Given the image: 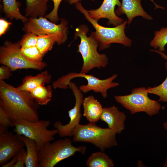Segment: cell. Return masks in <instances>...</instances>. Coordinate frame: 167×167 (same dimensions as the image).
<instances>
[{
	"label": "cell",
	"mask_w": 167,
	"mask_h": 167,
	"mask_svg": "<svg viewBox=\"0 0 167 167\" xmlns=\"http://www.w3.org/2000/svg\"><path fill=\"white\" fill-rule=\"evenodd\" d=\"M39 105L29 92L0 80V106L5 110L12 122L18 118L31 121L39 119Z\"/></svg>",
	"instance_id": "6da1fadb"
},
{
	"label": "cell",
	"mask_w": 167,
	"mask_h": 167,
	"mask_svg": "<svg viewBox=\"0 0 167 167\" xmlns=\"http://www.w3.org/2000/svg\"><path fill=\"white\" fill-rule=\"evenodd\" d=\"M88 30L86 25L82 24L76 28L75 33V38L79 37L80 39L78 52L80 53L83 58L80 72L84 73H88L95 68L105 67L108 62L106 54L98 52L99 44L97 40L91 35L87 36Z\"/></svg>",
	"instance_id": "7a4b0ae2"
},
{
	"label": "cell",
	"mask_w": 167,
	"mask_h": 167,
	"mask_svg": "<svg viewBox=\"0 0 167 167\" xmlns=\"http://www.w3.org/2000/svg\"><path fill=\"white\" fill-rule=\"evenodd\" d=\"M75 6L76 9L84 15L86 19L95 28V31L92 32L91 35L98 41L100 50L109 48L110 44L113 43L121 44L125 46H131L132 41L126 35L125 32L127 21L125 20L114 27H104L90 16L88 11L85 9L80 3L77 2L75 3Z\"/></svg>",
	"instance_id": "3957f363"
},
{
	"label": "cell",
	"mask_w": 167,
	"mask_h": 167,
	"mask_svg": "<svg viewBox=\"0 0 167 167\" xmlns=\"http://www.w3.org/2000/svg\"><path fill=\"white\" fill-rule=\"evenodd\" d=\"M86 147H76L69 138H65L44 145L38 152L39 167H54L60 161L77 152L85 153Z\"/></svg>",
	"instance_id": "277c9868"
},
{
	"label": "cell",
	"mask_w": 167,
	"mask_h": 167,
	"mask_svg": "<svg viewBox=\"0 0 167 167\" xmlns=\"http://www.w3.org/2000/svg\"><path fill=\"white\" fill-rule=\"evenodd\" d=\"M116 134L109 128L100 127L94 123L86 125L79 124L74 130L73 140L74 142L91 143L104 152L118 145Z\"/></svg>",
	"instance_id": "5b68a950"
},
{
	"label": "cell",
	"mask_w": 167,
	"mask_h": 167,
	"mask_svg": "<svg viewBox=\"0 0 167 167\" xmlns=\"http://www.w3.org/2000/svg\"><path fill=\"white\" fill-rule=\"evenodd\" d=\"M14 132L34 140L37 144V152L45 143L55 139L54 136L58 134L55 129L49 130L50 122L47 120H38L31 121L22 118L12 121Z\"/></svg>",
	"instance_id": "8992f818"
},
{
	"label": "cell",
	"mask_w": 167,
	"mask_h": 167,
	"mask_svg": "<svg viewBox=\"0 0 167 167\" xmlns=\"http://www.w3.org/2000/svg\"><path fill=\"white\" fill-rule=\"evenodd\" d=\"M148 94L147 88L142 87L134 88L129 95H115L114 97L131 114L143 112L149 116H152L159 113L161 106L158 101L150 99Z\"/></svg>",
	"instance_id": "52a82bcc"
},
{
	"label": "cell",
	"mask_w": 167,
	"mask_h": 167,
	"mask_svg": "<svg viewBox=\"0 0 167 167\" xmlns=\"http://www.w3.org/2000/svg\"><path fill=\"white\" fill-rule=\"evenodd\" d=\"M118 75L114 74L105 79H101L93 75L81 72H70L58 79L53 84L54 88L66 89L68 88V84L71 80L76 77L84 78L86 79L87 84L80 85L79 88L84 93L93 91L100 93L104 98L108 96V89L118 86L119 83L113 82Z\"/></svg>",
	"instance_id": "ba28073f"
},
{
	"label": "cell",
	"mask_w": 167,
	"mask_h": 167,
	"mask_svg": "<svg viewBox=\"0 0 167 167\" xmlns=\"http://www.w3.org/2000/svg\"><path fill=\"white\" fill-rule=\"evenodd\" d=\"M19 43L6 41L0 48V63L10 68L13 71L19 69H32L41 70L47 66L44 62L31 61L22 54Z\"/></svg>",
	"instance_id": "9c48e42d"
},
{
	"label": "cell",
	"mask_w": 167,
	"mask_h": 167,
	"mask_svg": "<svg viewBox=\"0 0 167 167\" xmlns=\"http://www.w3.org/2000/svg\"><path fill=\"white\" fill-rule=\"evenodd\" d=\"M67 22L64 19H61L60 23L56 24L48 20L46 18L29 17L25 23L23 30L26 32H32L37 35H48L55 37L58 45L63 44L67 40Z\"/></svg>",
	"instance_id": "30bf717a"
},
{
	"label": "cell",
	"mask_w": 167,
	"mask_h": 167,
	"mask_svg": "<svg viewBox=\"0 0 167 167\" xmlns=\"http://www.w3.org/2000/svg\"><path fill=\"white\" fill-rule=\"evenodd\" d=\"M68 86L72 90L75 98L74 106L68 112L70 121L66 125H63L59 121H56L53 124L54 126L58 130V134L62 137L72 136L82 117L81 108L84 99L83 93L75 83L70 81Z\"/></svg>",
	"instance_id": "8fae6325"
},
{
	"label": "cell",
	"mask_w": 167,
	"mask_h": 167,
	"mask_svg": "<svg viewBox=\"0 0 167 167\" xmlns=\"http://www.w3.org/2000/svg\"><path fill=\"white\" fill-rule=\"evenodd\" d=\"M25 146L19 135L7 131L0 135V165L1 167L16 156Z\"/></svg>",
	"instance_id": "7c38bea8"
},
{
	"label": "cell",
	"mask_w": 167,
	"mask_h": 167,
	"mask_svg": "<svg viewBox=\"0 0 167 167\" xmlns=\"http://www.w3.org/2000/svg\"><path fill=\"white\" fill-rule=\"evenodd\" d=\"M121 4L119 0H104L99 8L88 11L89 15L97 21L102 18L107 19H108L107 25L112 24L116 26L124 22L122 18L117 16L114 11L115 6L119 7Z\"/></svg>",
	"instance_id": "4fadbf2b"
},
{
	"label": "cell",
	"mask_w": 167,
	"mask_h": 167,
	"mask_svg": "<svg viewBox=\"0 0 167 167\" xmlns=\"http://www.w3.org/2000/svg\"><path fill=\"white\" fill-rule=\"evenodd\" d=\"M125 113L114 105L103 108L100 119L105 122L108 128L117 134H120L125 129L126 119Z\"/></svg>",
	"instance_id": "5bb4252c"
},
{
	"label": "cell",
	"mask_w": 167,
	"mask_h": 167,
	"mask_svg": "<svg viewBox=\"0 0 167 167\" xmlns=\"http://www.w3.org/2000/svg\"><path fill=\"white\" fill-rule=\"evenodd\" d=\"M141 0H122L120 6L115 10L116 15L125 14L128 18V24H130L133 19L140 16L149 20L153 19L152 17L143 9L141 4Z\"/></svg>",
	"instance_id": "9a60e30c"
},
{
	"label": "cell",
	"mask_w": 167,
	"mask_h": 167,
	"mask_svg": "<svg viewBox=\"0 0 167 167\" xmlns=\"http://www.w3.org/2000/svg\"><path fill=\"white\" fill-rule=\"evenodd\" d=\"M83 115L90 123H96L100 119L103 109L101 104L92 95L84 98Z\"/></svg>",
	"instance_id": "2e32d148"
},
{
	"label": "cell",
	"mask_w": 167,
	"mask_h": 167,
	"mask_svg": "<svg viewBox=\"0 0 167 167\" xmlns=\"http://www.w3.org/2000/svg\"><path fill=\"white\" fill-rule=\"evenodd\" d=\"M51 77L47 71H43L35 76H26L23 79L22 84L17 88L20 90L30 92L40 85L49 83Z\"/></svg>",
	"instance_id": "e0dca14e"
},
{
	"label": "cell",
	"mask_w": 167,
	"mask_h": 167,
	"mask_svg": "<svg viewBox=\"0 0 167 167\" xmlns=\"http://www.w3.org/2000/svg\"><path fill=\"white\" fill-rule=\"evenodd\" d=\"M20 136L26 148L25 166L39 167L37 146L36 141L24 136Z\"/></svg>",
	"instance_id": "ac0fdd59"
},
{
	"label": "cell",
	"mask_w": 167,
	"mask_h": 167,
	"mask_svg": "<svg viewBox=\"0 0 167 167\" xmlns=\"http://www.w3.org/2000/svg\"><path fill=\"white\" fill-rule=\"evenodd\" d=\"M25 16L36 18L43 17L47 10L49 0H26Z\"/></svg>",
	"instance_id": "d6986e66"
},
{
	"label": "cell",
	"mask_w": 167,
	"mask_h": 167,
	"mask_svg": "<svg viewBox=\"0 0 167 167\" xmlns=\"http://www.w3.org/2000/svg\"><path fill=\"white\" fill-rule=\"evenodd\" d=\"M3 10L6 16L10 19H19L24 23L28 21L26 16L20 13V3L16 0H3Z\"/></svg>",
	"instance_id": "ffe728a7"
},
{
	"label": "cell",
	"mask_w": 167,
	"mask_h": 167,
	"mask_svg": "<svg viewBox=\"0 0 167 167\" xmlns=\"http://www.w3.org/2000/svg\"><path fill=\"white\" fill-rule=\"evenodd\" d=\"M86 165L88 167H113V161L103 152L92 154L88 159Z\"/></svg>",
	"instance_id": "44dd1931"
},
{
	"label": "cell",
	"mask_w": 167,
	"mask_h": 167,
	"mask_svg": "<svg viewBox=\"0 0 167 167\" xmlns=\"http://www.w3.org/2000/svg\"><path fill=\"white\" fill-rule=\"evenodd\" d=\"M36 101L39 105H45L51 99L52 94V86L40 85L29 92Z\"/></svg>",
	"instance_id": "7402d4cb"
},
{
	"label": "cell",
	"mask_w": 167,
	"mask_h": 167,
	"mask_svg": "<svg viewBox=\"0 0 167 167\" xmlns=\"http://www.w3.org/2000/svg\"><path fill=\"white\" fill-rule=\"evenodd\" d=\"M56 38L54 36L48 35H38L36 46L44 56L49 51L51 50L55 42Z\"/></svg>",
	"instance_id": "603a6c76"
},
{
	"label": "cell",
	"mask_w": 167,
	"mask_h": 167,
	"mask_svg": "<svg viewBox=\"0 0 167 167\" xmlns=\"http://www.w3.org/2000/svg\"><path fill=\"white\" fill-rule=\"evenodd\" d=\"M154 33L150 46L160 51L165 52V47L167 44V28H162L160 30L155 31Z\"/></svg>",
	"instance_id": "cb8c5ba5"
},
{
	"label": "cell",
	"mask_w": 167,
	"mask_h": 167,
	"mask_svg": "<svg viewBox=\"0 0 167 167\" xmlns=\"http://www.w3.org/2000/svg\"><path fill=\"white\" fill-rule=\"evenodd\" d=\"M165 67L167 70V62L165 63ZM148 93L158 96L159 101L166 102L167 103V75L164 81L160 85L153 87L147 88Z\"/></svg>",
	"instance_id": "d4e9b609"
},
{
	"label": "cell",
	"mask_w": 167,
	"mask_h": 167,
	"mask_svg": "<svg viewBox=\"0 0 167 167\" xmlns=\"http://www.w3.org/2000/svg\"><path fill=\"white\" fill-rule=\"evenodd\" d=\"M20 51L23 56L27 59L35 62H41L43 56L36 46L22 48Z\"/></svg>",
	"instance_id": "484cf974"
},
{
	"label": "cell",
	"mask_w": 167,
	"mask_h": 167,
	"mask_svg": "<svg viewBox=\"0 0 167 167\" xmlns=\"http://www.w3.org/2000/svg\"><path fill=\"white\" fill-rule=\"evenodd\" d=\"M38 35L32 32H26L19 42L22 48L36 46Z\"/></svg>",
	"instance_id": "4316f807"
},
{
	"label": "cell",
	"mask_w": 167,
	"mask_h": 167,
	"mask_svg": "<svg viewBox=\"0 0 167 167\" xmlns=\"http://www.w3.org/2000/svg\"><path fill=\"white\" fill-rule=\"evenodd\" d=\"M14 127L10 117L4 109L0 106V128L7 131L9 127Z\"/></svg>",
	"instance_id": "83f0119b"
},
{
	"label": "cell",
	"mask_w": 167,
	"mask_h": 167,
	"mask_svg": "<svg viewBox=\"0 0 167 167\" xmlns=\"http://www.w3.org/2000/svg\"><path fill=\"white\" fill-rule=\"evenodd\" d=\"M54 3V7L52 11L49 14L45 15V18L48 19L51 22L56 23L59 19L58 15V11L59 5L62 0H51ZM68 2L69 0H66Z\"/></svg>",
	"instance_id": "f1b7e54d"
},
{
	"label": "cell",
	"mask_w": 167,
	"mask_h": 167,
	"mask_svg": "<svg viewBox=\"0 0 167 167\" xmlns=\"http://www.w3.org/2000/svg\"><path fill=\"white\" fill-rule=\"evenodd\" d=\"M26 155V151L23 148L17 155V161L13 167H24Z\"/></svg>",
	"instance_id": "f546056e"
},
{
	"label": "cell",
	"mask_w": 167,
	"mask_h": 167,
	"mask_svg": "<svg viewBox=\"0 0 167 167\" xmlns=\"http://www.w3.org/2000/svg\"><path fill=\"white\" fill-rule=\"evenodd\" d=\"M13 71L7 66L2 65L0 67V80L8 79L11 75Z\"/></svg>",
	"instance_id": "4dcf8cb0"
},
{
	"label": "cell",
	"mask_w": 167,
	"mask_h": 167,
	"mask_svg": "<svg viewBox=\"0 0 167 167\" xmlns=\"http://www.w3.org/2000/svg\"><path fill=\"white\" fill-rule=\"evenodd\" d=\"M11 23L2 18L0 19V36H1L5 33Z\"/></svg>",
	"instance_id": "1f68e13d"
},
{
	"label": "cell",
	"mask_w": 167,
	"mask_h": 167,
	"mask_svg": "<svg viewBox=\"0 0 167 167\" xmlns=\"http://www.w3.org/2000/svg\"><path fill=\"white\" fill-rule=\"evenodd\" d=\"M17 155L14 157L10 161H8L6 164H5L2 167H13L14 165L17 161Z\"/></svg>",
	"instance_id": "d6a6232c"
},
{
	"label": "cell",
	"mask_w": 167,
	"mask_h": 167,
	"mask_svg": "<svg viewBox=\"0 0 167 167\" xmlns=\"http://www.w3.org/2000/svg\"><path fill=\"white\" fill-rule=\"evenodd\" d=\"M151 51H153L156 52L160 54L162 58L167 61V55H166L164 52L160 51L158 50L152 49L150 50Z\"/></svg>",
	"instance_id": "836d02e7"
},
{
	"label": "cell",
	"mask_w": 167,
	"mask_h": 167,
	"mask_svg": "<svg viewBox=\"0 0 167 167\" xmlns=\"http://www.w3.org/2000/svg\"><path fill=\"white\" fill-rule=\"evenodd\" d=\"M81 0H69L68 2L70 4H75ZM92 1H94L95 0H91Z\"/></svg>",
	"instance_id": "e575fe53"
},
{
	"label": "cell",
	"mask_w": 167,
	"mask_h": 167,
	"mask_svg": "<svg viewBox=\"0 0 167 167\" xmlns=\"http://www.w3.org/2000/svg\"><path fill=\"white\" fill-rule=\"evenodd\" d=\"M151 1H152V2H153V3L155 5V8H156V9H157V8H161V9H164V8L162 7V6H160L158 5L157 4H156L154 1L153 0H150Z\"/></svg>",
	"instance_id": "d590c367"
},
{
	"label": "cell",
	"mask_w": 167,
	"mask_h": 167,
	"mask_svg": "<svg viewBox=\"0 0 167 167\" xmlns=\"http://www.w3.org/2000/svg\"><path fill=\"white\" fill-rule=\"evenodd\" d=\"M163 126L167 132V121L163 123Z\"/></svg>",
	"instance_id": "8d00e7d4"
},
{
	"label": "cell",
	"mask_w": 167,
	"mask_h": 167,
	"mask_svg": "<svg viewBox=\"0 0 167 167\" xmlns=\"http://www.w3.org/2000/svg\"><path fill=\"white\" fill-rule=\"evenodd\" d=\"M163 167H167V156L166 157L165 162L163 165Z\"/></svg>",
	"instance_id": "74e56055"
},
{
	"label": "cell",
	"mask_w": 167,
	"mask_h": 167,
	"mask_svg": "<svg viewBox=\"0 0 167 167\" xmlns=\"http://www.w3.org/2000/svg\"></svg>",
	"instance_id": "f35d334b"
}]
</instances>
